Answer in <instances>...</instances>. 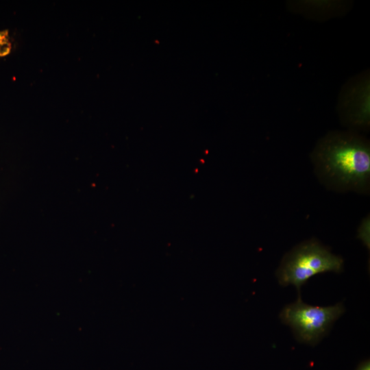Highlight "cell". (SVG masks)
<instances>
[{
  "instance_id": "cell-3",
  "label": "cell",
  "mask_w": 370,
  "mask_h": 370,
  "mask_svg": "<svg viewBox=\"0 0 370 370\" xmlns=\"http://www.w3.org/2000/svg\"><path fill=\"white\" fill-rule=\"evenodd\" d=\"M344 311L342 303L327 307L311 306L304 303L299 294L297 301L284 307L280 318L291 328L297 341L315 345Z\"/></svg>"
},
{
  "instance_id": "cell-4",
  "label": "cell",
  "mask_w": 370,
  "mask_h": 370,
  "mask_svg": "<svg viewBox=\"0 0 370 370\" xmlns=\"http://www.w3.org/2000/svg\"><path fill=\"white\" fill-rule=\"evenodd\" d=\"M370 221L369 217H366L363 219L358 228V237L362 241L368 249L369 248V229Z\"/></svg>"
},
{
  "instance_id": "cell-1",
  "label": "cell",
  "mask_w": 370,
  "mask_h": 370,
  "mask_svg": "<svg viewBox=\"0 0 370 370\" xmlns=\"http://www.w3.org/2000/svg\"><path fill=\"white\" fill-rule=\"evenodd\" d=\"M315 159L324 177L341 188H361L369 180V147L356 138L328 137L318 147Z\"/></svg>"
},
{
  "instance_id": "cell-6",
  "label": "cell",
  "mask_w": 370,
  "mask_h": 370,
  "mask_svg": "<svg viewBox=\"0 0 370 370\" xmlns=\"http://www.w3.org/2000/svg\"><path fill=\"white\" fill-rule=\"evenodd\" d=\"M356 370H370L369 360H365L361 362L357 367Z\"/></svg>"
},
{
  "instance_id": "cell-5",
  "label": "cell",
  "mask_w": 370,
  "mask_h": 370,
  "mask_svg": "<svg viewBox=\"0 0 370 370\" xmlns=\"http://www.w3.org/2000/svg\"><path fill=\"white\" fill-rule=\"evenodd\" d=\"M12 49V43L7 29L0 31V57H3L10 53Z\"/></svg>"
},
{
  "instance_id": "cell-2",
  "label": "cell",
  "mask_w": 370,
  "mask_h": 370,
  "mask_svg": "<svg viewBox=\"0 0 370 370\" xmlns=\"http://www.w3.org/2000/svg\"><path fill=\"white\" fill-rule=\"evenodd\" d=\"M343 260L316 240L306 241L288 252L282 260L276 275L282 286L301 287L312 277L326 272L340 273Z\"/></svg>"
}]
</instances>
